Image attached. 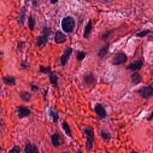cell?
Instances as JSON below:
<instances>
[{
  "label": "cell",
  "mask_w": 153,
  "mask_h": 153,
  "mask_svg": "<svg viewBox=\"0 0 153 153\" xmlns=\"http://www.w3.org/2000/svg\"><path fill=\"white\" fill-rule=\"evenodd\" d=\"M82 131L86 136L85 149L87 152L91 150L94 141V128L91 126H86L82 128Z\"/></svg>",
  "instance_id": "obj_1"
},
{
  "label": "cell",
  "mask_w": 153,
  "mask_h": 153,
  "mask_svg": "<svg viewBox=\"0 0 153 153\" xmlns=\"http://www.w3.org/2000/svg\"><path fill=\"white\" fill-rule=\"evenodd\" d=\"M41 33V35L36 36V45L39 48H43L48 43L49 36L51 33V29L50 27H44Z\"/></svg>",
  "instance_id": "obj_2"
},
{
  "label": "cell",
  "mask_w": 153,
  "mask_h": 153,
  "mask_svg": "<svg viewBox=\"0 0 153 153\" xmlns=\"http://www.w3.org/2000/svg\"><path fill=\"white\" fill-rule=\"evenodd\" d=\"M75 26V22L74 19L72 16H66L64 17L61 23V26L62 30L67 33H72Z\"/></svg>",
  "instance_id": "obj_3"
},
{
  "label": "cell",
  "mask_w": 153,
  "mask_h": 153,
  "mask_svg": "<svg viewBox=\"0 0 153 153\" xmlns=\"http://www.w3.org/2000/svg\"><path fill=\"white\" fill-rule=\"evenodd\" d=\"M135 93L139 94L141 97L146 99L152 95L153 87L151 84L142 86L136 90Z\"/></svg>",
  "instance_id": "obj_4"
},
{
  "label": "cell",
  "mask_w": 153,
  "mask_h": 153,
  "mask_svg": "<svg viewBox=\"0 0 153 153\" xmlns=\"http://www.w3.org/2000/svg\"><path fill=\"white\" fill-rule=\"evenodd\" d=\"M128 60V57L126 53L122 51H118L115 54L112 59V64L113 65L118 66L126 63Z\"/></svg>",
  "instance_id": "obj_5"
},
{
  "label": "cell",
  "mask_w": 153,
  "mask_h": 153,
  "mask_svg": "<svg viewBox=\"0 0 153 153\" xmlns=\"http://www.w3.org/2000/svg\"><path fill=\"white\" fill-rule=\"evenodd\" d=\"M72 51L73 49L71 47H67L63 51V54L61 55L60 57V63L62 66H65L67 65L70 59V56L72 53Z\"/></svg>",
  "instance_id": "obj_6"
},
{
  "label": "cell",
  "mask_w": 153,
  "mask_h": 153,
  "mask_svg": "<svg viewBox=\"0 0 153 153\" xmlns=\"http://www.w3.org/2000/svg\"><path fill=\"white\" fill-rule=\"evenodd\" d=\"M16 112L17 116L20 119H22L29 117L31 114V111L27 107L25 106H17L16 107Z\"/></svg>",
  "instance_id": "obj_7"
},
{
  "label": "cell",
  "mask_w": 153,
  "mask_h": 153,
  "mask_svg": "<svg viewBox=\"0 0 153 153\" xmlns=\"http://www.w3.org/2000/svg\"><path fill=\"white\" fill-rule=\"evenodd\" d=\"M94 111L100 120H103L106 117V111L101 103L96 104L94 107Z\"/></svg>",
  "instance_id": "obj_8"
},
{
  "label": "cell",
  "mask_w": 153,
  "mask_h": 153,
  "mask_svg": "<svg viewBox=\"0 0 153 153\" xmlns=\"http://www.w3.org/2000/svg\"><path fill=\"white\" fill-rule=\"evenodd\" d=\"M51 141L52 145L56 148L60 146L64 142L63 137L58 132H55L51 136Z\"/></svg>",
  "instance_id": "obj_9"
},
{
  "label": "cell",
  "mask_w": 153,
  "mask_h": 153,
  "mask_svg": "<svg viewBox=\"0 0 153 153\" xmlns=\"http://www.w3.org/2000/svg\"><path fill=\"white\" fill-rule=\"evenodd\" d=\"M143 65V62L142 59H137L131 63L128 66L127 69L133 71H139Z\"/></svg>",
  "instance_id": "obj_10"
},
{
  "label": "cell",
  "mask_w": 153,
  "mask_h": 153,
  "mask_svg": "<svg viewBox=\"0 0 153 153\" xmlns=\"http://www.w3.org/2000/svg\"><path fill=\"white\" fill-rule=\"evenodd\" d=\"M131 82L133 85H137L143 81V77L141 74L137 72L134 71L130 76Z\"/></svg>",
  "instance_id": "obj_11"
},
{
  "label": "cell",
  "mask_w": 153,
  "mask_h": 153,
  "mask_svg": "<svg viewBox=\"0 0 153 153\" xmlns=\"http://www.w3.org/2000/svg\"><path fill=\"white\" fill-rule=\"evenodd\" d=\"M54 41L56 44H63L67 41L66 36L60 30H57L55 33Z\"/></svg>",
  "instance_id": "obj_12"
},
{
  "label": "cell",
  "mask_w": 153,
  "mask_h": 153,
  "mask_svg": "<svg viewBox=\"0 0 153 153\" xmlns=\"http://www.w3.org/2000/svg\"><path fill=\"white\" fill-rule=\"evenodd\" d=\"M24 151L26 153H38L39 150L38 148V146L33 143H31L30 142H28L26 143Z\"/></svg>",
  "instance_id": "obj_13"
},
{
  "label": "cell",
  "mask_w": 153,
  "mask_h": 153,
  "mask_svg": "<svg viewBox=\"0 0 153 153\" xmlns=\"http://www.w3.org/2000/svg\"><path fill=\"white\" fill-rule=\"evenodd\" d=\"M48 114L49 117L51 118L53 123H57L59 119V115L58 112L53 107H49L48 109Z\"/></svg>",
  "instance_id": "obj_14"
},
{
  "label": "cell",
  "mask_w": 153,
  "mask_h": 153,
  "mask_svg": "<svg viewBox=\"0 0 153 153\" xmlns=\"http://www.w3.org/2000/svg\"><path fill=\"white\" fill-rule=\"evenodd\" d=\"M95 76L92 72L87 73L83 75L84 82L88 85L93 84L95 82Z\"/></svg>",
  "instance_id": "obj_15"
},
{
  "label": "cell",
  "mask_w": 153,
  "mask_h": 153,
  "mask_svg": "<svg viewBox=\"0 0 153 153\" xmlns=\"http://www.w3.org/2000/svg\"><path fill=\"white\" fill-rule=\"evenodd\" d=\"M49 74V81L50 83L54 87L58 86V76L54 71H50Z\"/></svg>",
  "instance_id": "obj_16"
},
{
  "label": "cell",
  "mask_w": 153,
  "mask_h": 153,
  "mask_svg": "<svg viewBox=\"0 0 153 153\" xmlns=\"http://www.w3.org/2000/svg\"><path fill=\"white\" fill-rule=\"evenodd\" d=\"M92 26H93L92 21L91 20H89V21L88 22L87 24L85 25L84 28V30L83 33V37L84 38L88 39L90 37L91 32V30H92Z\"/></svg>",
  "instance_id": "obj_17"
},
{
  "label": "cell",
  "mask_w": 153,
  "mask_h": 153,
  "mask_svg": "<svg viewBox=\"0 0 153 153\" xmlns=\"http://www.w3.org/2000/svg\"><path fill=\"white\" fill-rule=\"evenodd\" d=\"M109 43H107L99 50L97 52V56L100 59H103L105 56H106L109 48Z\"/></svg>",
  "instance_id": "obj_18"
},
{
  "label": "cell",
  "mask_w": 153,
  "mask_h": 153,
  "mask_svg": "<svg viewBox=\"0 0 153 153\" xmlns=\"http://www.w3.org/2000/svg\"><path fill=\"white\" fill-rule=\"evenodd\" d=\"M25 17H26V11L25 8H23L20 11V13H19L16 18L17 22L19 26H23L25 20Z\"/></svg>",
  "instance_id": "obj_19"
},
{
  "label": "cell",
  "mask_w": 153,
  "mask_h": 153,
  "mask_svg": "<svg viewBox=\"0 0 153 153\" xmlns=\"http://www.w3.org/2000/svg\"><path fill=\"white\" fill-rule=\"evenodd\" d=\"M3 82L8 85H15L16 84V78L11 75H7L2 77Z\"/></svg>",
  "instance_id": "obj_20"
},
{
  "label": "cell",
  "mask_w": 153,
  "mask_h": 153,
  "mask_svg": "<svg viewBox=\"0 0 153 153\" xmlns=\"http://www.w3.org/2000/svg\"><path fill=\"white\" fill-rule=\"evenodd\" d=\"M61 126L63 130V131H65V134L69 137L72 138V132L70 128V127L68 124V123L66 121H63L62 124H61Z\"/></svg>",
  "instance_id": "obj_21"
},
{
  "label": "cell",
  "mask_w": 153,
  "mask_h": 153,
  "mask_svg": "<svg viewBox=\"0 0 153 153\" xmlns=\"http://www.w3.org/2000/svg\"><path fill=\"white\" fill-rule=\"evenodd\" d=\"M19 96L23 101L29 102L31 99L32 94L27 91H21L19 93Z\"/></svg>",
  "instance_id": "obj_22"
},
{
  "label": "cell",
  "mask_w": 153,
  "mask_h": 153,
  "mask_svg": "<svg viewBox=\"0 0 153 153\" xmlns=\"http://www.w3.org/2000/svg\"><path fill=\"white\" fill-rule=\"evenodd\" d=\"M99 134H100V136L102 138V139L103 140V142H105L107 143L109 142V141L111 139V136L109 133L102 130L100 131Z\"/></svg>",
  "instance_id": "obj_23"
},
{
  "label": "cell",
  "mask_w": 153,
  "mask_h": 153,
  "mask_svg": "<svg viewBox=\"0 0 153 153\" xmlns=\"http://www.w3.org/2000/svg\"><path fill=\"white\" fill-rule=\"evenodd\" d=\"M86 54H87L86 52L84 51L78 50L76 54V59L78 61H82L85 59Z\"/></svg>",
  "instance_id": "obj_24"
},
{
  "label": "cell",
  "mask_w": 153,
  "mask_h": 153,
  "mask_svg": "<svg viewBox=\"0 0 153 153\" xmlns=\"http://www.w3.org/2000/svg\"><path fill=\"white\" fill-rule=\"evenodd\" d=\"M39 71L41 73L44 74H48L50 72L51 70V66H45L44 65H40Z\"/></svg>",
  "instance_id": "obj_25"
},
{
  "label": "cell",
  "mask_w": 153,
  "mask_h": 153,
  "mask_svg": "<svg viewBox=\"0 0 153 153\" xmlns=\"http://www.w3.org/2000/svg\"><path fill=\"white\" fill-rule=\"evenodd\" d=\"M113 31H114V30H107V31L103 32L100 36V37H99L100 39L101 40H106V39H107L109 37L110 35L113 32Z\"/></svg>",
  "instance_id": "obj_26"
},
{
  "label": "cell",
  "mask_w": 153,
  "mask_h": 153,
  "mask_svg": "<svg viewBox=\"0 0 153 153\" xmlns=\"http://www.w3.org/2000/svg\"><path fill=\"white\" fill-rule=\"evenodd\" d=\"M28 26L29 29L32 31L35 27V20L32 16H30L28 17Z\"/></svg>",
  "instance_id": "obj_27"
},
{
  "label": "cell",
  "mask_w": 153,
  "mask_h": 153,
  "mask_svg": "<svg viewBox=\"0 0 153 153\" xmlns=\"http://www.w3.org/2000/svg\"><path fill=\"white\" fill-rule=\"evenodd\" d=\"M150 32H151V30H149V29L144 30H142V31H141V32H139L137 33L135 35V36L139 37V38H143V37L145 36L147 34H148Z\"/></svg>",
  "instance_id": "obj_28"
},
{
  "label": "cell",
  "mask_w": 153,
  "mask_h": 153,
  "mask_svg": "<svg viewBox=\"0 0 153 153\" xmlns=\"http://www.w3.org/2000/svg\"><path fill=\"white\" fill-rule=\"evenodd\" d=\"M21 152V149L20 146L17 145H14L10 151V153H19Z\"/></svg>",
  "instance_id": "obj_29"
},
{
  "label": "cell",
  "mask_w": 153,
  "mask_h": 153,
  "mask_svg": "<svg viewBox=\"0 0 153 153\" xmlns=\"http://www.w3.org/2000/svg\"><path fill=\"white\" fill-rule=\"evenodd\" d=\"M30 87H31V90L33 91H36L37 90H39V87L35 84H31L30 85Z\"/></svg>",
  "instance_id": "obj_30"
},
{
  "label": "cell",
  "mask_w": 153,
  "mask_h": 153,
  "mask_svg": "<svg viewBox=\"0 0 153 153\" xmlns=\"http://www.w3.org/2000/svg\"><path fill=\"white\" fill-rule=\"evenodd\" d=\"M152 116H153V113H152V111H151L149 115L146 118V120L148 121H151L152 120Z\"/></svg>",
  "instance_id": "obj_31"
},
{
  "label": "cell",
  "mask_w": 153,
  "mask_h": 153,
  "mask_svg": "<svg viewBox=\"0 0 153 153\" xmlns=\"http://www.w3.org/2000/svg\"><path fill=\"white\" fill-rule=\"evenodd\" d=\"M21 66H22L23 68H27V65H26V63L25 62H22V63H21Z\"/></svg>",
  "instance_id": "obj_32"
},
{
  "label": "cell",
  "mask_w": 153,
  "mask_h": 153,
  "mask_svg": "<svg viewBox=\"0 0 153 153\" xmlns=\"http://www.w3.org/2000/svg\"><path fill=\"white\" fill-rule=\"evenodd\" d=\"M50 1H51V3L52 4H56V2H57L58 0H50Z\"/></svg>",
  "instance_id": "obj_33"
},
{
  "label": "cell",
  "mask_w": 153,
  "mask_h": 153,
  "mask_svg": "<svg viewBox=\"0 0 153 153\" xmlns=\"http://www.w3.org/2000/svg\"><path fill=\"white\" fill-rule=\"evenodd\" d=\"M103 1H105V2H111V1H113V0H103Z\"/></svg>",
  "instance_id": "obj_34"
},
{
  "label": "cell",
  "mask_w": 153,
  "mask_h": 153,
  "mask_svg": "<svg viewBox=\"0 0 153 153\" xmlns=\"http://www.w3.org/2000/svg\"><path fill=\"white\" fill-rule=\"evenodd\" d=\"M2 54V52H1V51H0V54Z\"/></svg>",
  "instance_id": "obj_35"
},
{
  "label": "cell",
  "mask_w": 153,
  "mask_h": 153,
  "mask_svg": "<svg viewBox=\"0 0 153 153\" xmlns=\"http://www.w3.org/2000/svg\"><path fill=\"white\" fill-rule=\"evenodd\" d=\"M1 146H0V150H1Z\"/></svg>",
  "instance_id": "obj_36"
}]
</instances>
